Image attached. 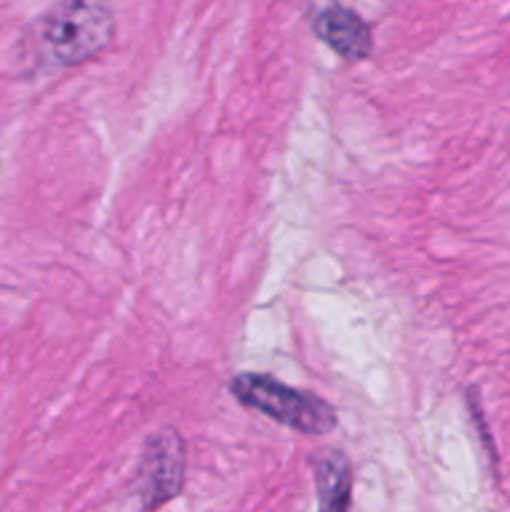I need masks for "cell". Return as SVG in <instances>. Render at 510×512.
Masks as SVG:
<instances>
[{
	"instance_id": "cell-1",
	"label": "cell",
	"mask_w": 510,
	"mask_h": 512,
	"mask_svg": "<svg viewBox=\"0 0 510 512\" xmlns=\"http://www.w3.org/2000/svg\"><path fill=\"white\" fill-rule=\"evenodd\" d=\"M40 50L60 68L95 58L115 33L113 0H63L40 18Z\"/></svg>"
},
{
	"instance_id": "cell-2",
	"label": "cell",
	"mask_w": 510,
	"mask_h": 512,
	"mask_svg": "<svg viewBox=\"0 0 510 512\" xmlns=\"http://www.w3.org/2000/svg\"><path fill=\"white\" fill-rule=\"evenodd\" d=\"M230 393L245 408L258 410V413L268 415L275 423L298 430L303 435H325L338 425L335 410L325 400L283 385L280 380L268 378V375H238L230 383Z\"/></svg>"
},
{
	"instance_id": "cell-3",
	"label": "cell",
	"mask_w": 510,
	"mask_h": 512,
	"mask_svg": "<svg viewBox=\"0 0 510 512\" xmlns=\"http://www.w3.org/2000/svg\"><path fill=\"white\" fill-rule=\"evenodd\" d=\"M185 448L175 430L148 440L143 458V508H160L183 490Z\"/></svg>"
},
{
	"instance_id": "cell-4",
	"label": "cell",
	"mask_w": 510,
	"mask_h": 512,
	"mask_svg": "<svg viewBox=\"0 0 510 512\" xmlns=\"http://www.w3.org/2000/svg\"><path fill=\"white\" fill-rule=\"evenodd\" d=\"M313 30L325 45L345 60H363L373 50V30L355 10L328 5L313 20Z\"/></svg>"
},
{
	"instance_id": "cell-5",
	"label": "cell",
	"mask_w": 510,
	"mask_h": 512,
	"mask_svg": "<svg viewBox=\"0 0 510 512\" xmlns=\"http://www.w3.org/2000/svg\"><path fill=\"white\" fill-rule=\"evenodd\" d=\"M315 485H318L320 510H348L353 470L350 460L338 450H328L315 460Z\"/></svg>"
}]
</instances>
